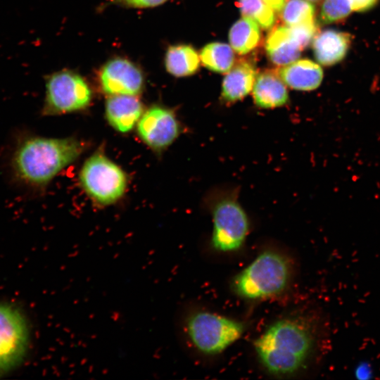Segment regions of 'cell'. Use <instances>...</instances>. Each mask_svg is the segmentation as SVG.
I'll list each match as a JSON object with an SVG mask.
<instances>
[{"mask_svg":"<svg viewBox=\"0 0 380 380\" xmlns=\"http://www.w3.org/2000/svg\"><path fill=\"white\" fill-rule=\"evenodd\" d=\"M82 151L73 138H48L18 134L6 161L10 182L18 188L37 190L48 184Z\"/></svg>","mask_w":380,"mask_h":380,"instance_id":"cell-1","label":"cell"},{"mask_svg":"<svg viewBox=\"0 0 380 380\" xmlns=\"http://www.w3.org/2000/svg\"><path fill=\"white\" fill-rule=\"evenodd\" d=\"M319 322L309 317L284 318L270 325L254 341L257 357L275 375L295 374L308 363L320 341Z\"/></svg>","mask_w":380,"mask_h":380,"instance_id":"cell-2","label":"cell"},{"mask_svg":"<svg viewBox=\"0 0 380 380\" xmlns=\"http://www.w3.org/2000/svg\"><path fill=\"white\" fill-rule=\"evenodd\" d=\"M202 205L212 217L213 248L222 253L240 249L250 231V219L239 201V186L212 188L204 196Z\"/></svg>","mask_w":380,"mask_h":380,"instance_id":"cell-3","label":"cell"},{"mask_svg":"<svg viewBox=\"0 0 380 380\" xmlns=\"http://www.w3.org/2000/svg\"><path fill=\"white\" fill-rule=\"evenodd\" d=\"M292 273L293 265L289 257L266 250L234 277L233 290L239 296L248 300L273 297L284 291Z\"/></svg>","mask_w":380,"mask_h":380,"instance_id":"cell-4","label":"cell"},{"mask_svg":"<svg viewBox=\"0 0 380 380\" xmlns=\"http://www.w3.org/2000/svg\"><path fill=\"white\" fill-rule=\"evenodd\" d=\"M184 333L198 351L217 355L240 338L244 324L218 314L198 311L188 315L182 322Z\"/></svg>","mask_w":380,"mask_h":380,"instance_id":"cell-5","label":"cell"},{"mask_svg":"<svg viewBox=\"0 0 380 380\" xmlns=\"http://www.w3.org/2000/svg\"><path fill=\"white\" fill-rule=\"evenodd\" d=\"M80 180L88 196L104 205L118 201L125 192L127 184L125 172L100 153L93 154L84 162Z\"/></svg>","mask_w":380,"mask_h":380,"instance_id":"cell-6","label":"cell"},{"mask_svg":"<svg viewBox=\"0 0 380 380\" xmlns=\"http://www.w3.org/2000/svg\"><path fill=\"white\" fill-rule=\"evenodd\" d=\"M43 115H56L86 108L92 92L84 79L75 72L61 70L46 78Z\"/></svg>","mask_w":380,"mask_h":380,"instance_id":"cell-7","label":"cell"},{"mask_svg":"<svg viewBox=\"0 0 380 380\" xmlns=\"http://www.w3.org/2000/svg\"><path fill=\"white\" fill-rule=\"evenodd\" d=\"M30 343L29 326L15 307L0 303V376L18 367Z\"/></svg>","mask_w":380,"mask_h":380,"instance_id":"cell-8","label":"cell"},{"mask_svg":"<svg viewBox=\"0 0 380 380\" xmlns=\"http://www.w3.org/2000/svg\"><path fill=\"white\" fill-rule=\"evenodd\" d=\"M137 131L141 139L151 149L162 151L179 137L182 127L172 109L154 106L142 114Z\"/></svg>","mask_w":380,"mask_h":380,"instance_id":"cell-9","label":"cell"},{"mask_svg":"<svg viewBox=\"0 0 380 380\" xmlns=\"http://www.w3.org/2000/svg\"><path fill=\"white\" fill-rule=\"evenodd\" d=\"M99 81L103 91L110 95L138 96L144 89L143 72L131 61L115 58L102 67Z\"/></svg>","mask_w":380,"mask_h":380,"instance_id":"cell-10","label":"cell"},{"mask_svg":"<svg viewBox=\"0 0 380 380\" xmlns=\"http://www.w3.org/2000/svg\"><path fill=\"white\" fill-rule=\"evenodd\" d=\"M143 106L135 96L113 95L106 100V118L116 131L129 132L143 114Z\"/></svg>","mask_w":380,"mask_h":380,"instance_id":"cell-11","label":"cell"},{"mask_svg":"<svg viewBox=\"0 0 380 380\" xmlns=\"http://www.w3.org/2000/svg\"><path fill=\"white\" fill-rule=\"evenodd\" d=\"M277 75L286 86L299 91L314 90L323 80L322 68L308 59L296 60L284 65Z\"/></svg>","mask_w":380,"mask_h":380,"instance_id":"cell-12","label":"cell"},{"mask_svg":"<svg viewBox=\"0 0 380 380\" xmlns=\"http://www.w3.org/2000/svg\"><path fill=\"white\" fill-rule=\"evenodd\" d=\"M286 85L277 75L271 72L259 74L252 89L257 107L273 109L285 106L289 101Z\"/></svg>","mask_w":380,"mask_h":380,"instance_id":"cell-13","label":"cell"},{"mask_svg":"<svg viewBox=\"0 0 380 380\" xmlns=\"http://www.w3.org/2000/svg\"><path fill=\"white\" fill-rule=\"evenodd\" d=\"M351 44V36L346 32L327 30L313 40V51L317 62L329 66L344 58Z\"/></svg>","mask_w":380,"mask_h":380,"instance_id":"cell-14","label":"cell"},{"mask_svg":"<svg viewBox=\"0 0 380 380\" xmlns=\"http://www.w3.org/2000/svg\"><path fill=\"white\" fill-rule=\"evenodd\" d=\"M255 78L256 72L252 64L247 61L237 63L222 81V101L233 103L246 97L252 91Z\"/></svg>","mask_w":380,"mask_h":380,"instance_id":"cell-15","label":"cell"},{"mask_svg":"<svg viewBox=\"0 0 380 380\" xmlns=\"http://www.w3.org/2000/svg\"><path fill=\"white\" fill-rule=\"evenodd\" d=\"M265 49L270 61L283 66L298 60L302 50L288 26L274 29L267 37Z\"/></svg>","mask_w":380,"mask_h":380,"instance_id":"cell-16","label":"cell"},{"mask_svg":"<svg viewBox=\"0 0 380 380\" xmlns=\"http://www.w3.org/2000/svg\"><path fill=\"white\" fill-rule=\"evenodd\" d=\"M200 58L196 50L189 45L170 46L165 54L167 71L175 77H186L194 74L198 69Z\"/></svg>","mask_w":380,"mask_h":380,"instance_id":"cell-17","label":"cell"},{"mask_svg":"<svg viewBox=\"0 0 380 380\" xmlns=\"http://www.w3.org/2000/svg\"><path fill=\"white\" fill-rule=\"evenodd\" d=\"M260 39L259 25L252 19L244 16L233 25L229 33L230 46L241 55L248 53L255 49Z\"/></svg>","mask_w":380,"mask_h":380,"instance_id":"cell-18","label":"cell"},{"mask_svg":"<svg viewBox=\"0 0 380 380\" xmlns=\"http://www.w3.org/2000/svg\"><path fill=\"white\" fill-rule=\"evenodd\" d=\"M200 58L208 69L219 72H228L234 63V53L231 46L221 42L207 44L201 51Z\"/></svg>","mask_w":380,"mask_h":380,"instance_id":"cell-19","label":"cell"},{"mask_svg":"<svg viewBox=\"0 0 380 380\" xmlns=\"http://www.w3.org/2000/svg\"><path fill=\"white\" fill-rule=\"evenodd\" d=\"M315 8L307 0H289L286 2L281 17L288 27L314 22Z\"/></svg>","mask_w":380,"mask_h":380,"instance_id":"cell-20","label":"cell"},{"mask_svg":"<svg viewBox=\"0 0 380 380\" xmlns=\"http://www.w3.org/2000/svg\"><path fill=\"white\" fill-rule=\"evenodd\" d=\"M239 7L243 16L252 19L262 29H270L275 23L274 10L262 0H239Z\"/></svg>","mask_w":380,"mask_h":380,"instance_id":"cell-21","label":"cell"},{"mask_svg":"<svg viewBox=\"0 0 380 380\" xmlns=\"http://www.w3.org/2000/svg\"><path fill=\"white\" fill-rule=\"evenodd\" d=\"M350 0H324L320 18L324 23H331L346 18L352 11Z\"/></svg>","mask_w":380,"mask_h":380,"instance_id":"cell-22","label":"cell"},{"mask_svg":"<svg viewBox=\"0 0 380 380\" xmlns=\"http://www.w3.org/2000/svg\"><path fill=\"white\" fill-rule=\"evenodd\" d=\"M289 28L302 49L309 44L316 32L314 22L289 27Z\"/></svg>","mask_w":380,"mask_h":380,"instance_id":"cell-23","label":"cell"},{"mask_svg":"<svg viewBox=\"0 0 380 380\" xmlns=\"http://www.w3.org/2000/svg\"><path fill=\"white\" fill-rule=\"evenodd\" d=\"M167 0H115V3L132 8H151L159 6Z\"/></svg>","mask_w":380,"mask_h":380,"instance_id":"cell-24","label":"cell"},{"mask_svg":"<svg viewBox=\"0 0 380 380\" xmlns=\"http://www.w3.org/2000/svg\"><path fill=\"white\" fill-rule=\"evenodd\" d=\"M379 0H350L353 11H365L374 7Z\"/></svg>","mask_w":380,"mask_h":380,"instance_id":"cell-25","label":"cell"},{"mask_svg":"<svg viewBox=\"0 0 380 380\" xmlns=\"http://www.w3.org/2000/svg\"><path fill=\"white\" fill-rule=\"evenodd\" d=\"M274 11L280 12L282 11L286 0H262Z\"/></svg>","mask_w":380,"mask_h":380,"instance_id":"cell-26","label":"cell"},{"mask_svg":"<svg viewBox=\"0 0 380 380\" xmlns=\"http://www.w3.org/2000/svg\"><path fill=\"white\" fill-rule=\"evenodd\" d=\"M307 1H310L311 3H315V2H317V1H319L320 0H307Z\"/></svg>","mask_w":380,"mask_h":380,"instance_id":"cell-27","label":"cell"}]
</instances>
